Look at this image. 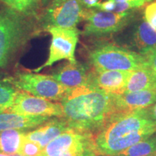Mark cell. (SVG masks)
Instances as JSON below:
<instances>
[{
  "label": "cell",
  "mask_w": 156,
  "mask_h": 156,
  "mask_svg": "<svg viewBox=\"0 0 156 156\" xmlns=\"http://www.w3.org/2000/svg\"><path fill=\"white\" fill-rule=\"evenodd\" d=\"M69 129L71 128L63 118H51L44 124L27 132L25 138L39 144L44 149L52 140Z\"/></svg>",
  "instance_id": "obj_13"
},
{
  "label": "cell",
  "mask_w": 156,
  "mask_h": 156,
  "mask_svg": "<svg viewBox=\"0 0 156 156\" xmlns=\"http://www.w3.org/2000/svg\"><path fill=\"white\" fill-rule=\"evenodd\" d=\"M49 1H50V0H42V3L44 4V5H45V4L48 3Z\"/></svg>",
  "instance_id": "obj_29"
},
{
  "label": "cell",
  "mask_w": 156,
  "mask_h": 156,
  "mask_svg": "<svg viewBox=\"0 0 156 156\" xmlns=\"http://www.w3.org/2000/svg\"><path fill=\"white\" fill-rule=\"evenodd\" d=\"M156 153V132L116 156H150Z\"/></svg>",
  "instance_id": "obj_19"
},
{
  "label": "cell",
  "mask_w": 156,
  "mask_h": 156,
  "mask_svg": "<svg viewBox=\"0 0 156 156\" xmlns=\"http://www.w3.org/2000/svg\"><path fill=\"white\" fill-rule=\"evenodd\" d=\"M104 1V0H103ZM111 1H114V2H127V1H145L148 4L151 3V2H153V0H111Z\"/></svg>",
  "instance_id": "obj_27"
},
{
  "label": "cell",
  "mask_w": 156,
  "mask_h": 156,
  "mask_svg": "<svg viewBox=\"0 0 156 156\" xmlns=\"http://www.w3.org/2000/svg\"><path fill=\"white\" fill-rule=\"evenodd\" d=\"M28 25L23 15L7 8L0 10V69L26 40Z\"/></svg>",
  "instance_id": "obj_4"
},
{
  "label": "cell",
  "mask_w": 156,
  "mask_h": 156,
  "mask_svg": "<svg viewBox=\"0 0 156 156\" xmlns=\"http://www.w3.org/2000/svg\"><path fill=\"white\" fill-rule=\"evenodd\" d=\"M28 132L23 129H9L0 132V153L18 155Z\"/></svg>",
  "instance_id": "obj_16"
},
{
  "label": "cell",
  "mask_w": 156,
  "mask_h": 156,
  "mask_svg": "<svg viewBox=\"0 0 156 156\" xmlns=\"http://www.w3.org/2000/svg\"><path fill=\"white\" fill-rule=\"evenodd\" d=\"M148 111H149V114L151 118L153 119V122L156 123V102L152 105L151 106L148 107Z\"/></svg>",
  "instance_id": "obj_26"
},
{
  "label": "cell",
  "mask_w": 156,
  "mask_h": 156,
  "mask_svg": "<svg viewBox=\"0 0 156 156\" xmlns=\"http://www.w3.org/2000/svg\"><path fill=\"white\" fill-rule=\"evenodd\" d=\"M6 112L30 116L63 117V108L60 102L38 98L19 90L14 102Z\"/></svg>",
  "instance_id": "obj_10"
},
{
  "label": "cell",
  "mask_w": 156,
  "mask_h": 156,
  "mask_svg": "<svg viewBox=\"0 0 156 156\" xmlns=\"http://www.w3.org/2000/svg\"><path fill=\"white\" fill-rule=\"evenodd\" d=\"M68 126L79 131L97 133L119 112L115 95L103 92L90 84L70 89L60 101Z\"/></svg>",
  "instance_id": "obj_1"
},
{
  "label": "cell",
  "mask_w": 156,
  "mask_h": 156,
  "mask_svg": "<svg viewBox=\"0 0 156 156\" xmlns=\"http://www.w3.org/2000/svg\"><path fill=\"white\" fill-rule=\"evenodd\" d=\"M136 17V10L115 12L86 9L83 34L86 36H101L116 34L125 28Z\"/></svg>",
  "instance_id": "obj_7"
},
{
  "label": "cell",
  "mask_w": 156,
  "mask_h": 156,
  "mask_svg": "<svg viewBox=\"0 0 156 156\" xmlns=\"http://www.w3.org/2000/svg\"><path fill=\"white\" fill-rule=\"evenodd\" d=\"M8 8L23 15L34 12L42 0H2Z\"/></svg>",
  "instance_id": "obj_21"
},
{
  "label": "cell",
  "mask_w": 156,
  "mask_h": 156,
  "mask_svg": "<svg viewBox=\"0 0 156 156\" xmlns=\"http://www.w3.org/2000/svg\"><path fill=\"white\" fill-rule=\"evenodd\" d=\"M89 60L93 69L135 71L147 69L145 58L140 53L113 44L97 46L90 52Z\"/></svg>",
  "instance_id": "obj_3"
},
{
  "label": "cell",
  "mask_w": 156,
  "mask_h": 156,
  "mask_svg": "<svg viewBox=\"0 0 156 156\" xmlns=\"http://www.w3.org/2000/svg\"><path fill=\"white\" fill-rule=\"evenodd\" d=\"M89 74L87 67L77 61L74 63L68 62L60 66L51 75L64 87L73 89L87 85Z\"/></svg>",
  "instance_id": "obj_12"
},
{
  "label": "cell",
  "mask_w": 156,
  "mask_h": 156,
  "mask_svg": "<svg viewBox=\"0 0 156 156\" xmlns=\"http://www.w3.org/2000/svg\"><path fill=\"white\" fill-rule=\"evenodd\" d=\"M133 71L93 69L90 72L88 84L103 92L112 95H122L125 93L126 85Z\"/></svg>",
  "instance_id": "obj_11"
},
{
  "label": "cell",
  "mask_w": 156,
  "mask_h": 156,
  "mask_svg": "<svg viewBox=\"0 0 156 156\" xmlns=\"http://www.w3.org/2000/svg\"><path fill=\"white\" fill-rule=\"evenodd\" d=\"M144 20L156 30V0L147 4L144 10Z\"/></svg>",
  "instance_id": "obj_23"
},
{
  "label": "cell",
  "mask_w": 156,
  "mask_h": 156,
  "mask_svg": "<svg viewBox=\"0 0 156 156\" xmlns=\"http://www.w3.org/2000/svg\"><path fill=\"white\" fill-rule=\"evenodd\" d=\"M134 42L140 49V53L156 47V30L145 20L137 25L134 34Z\"/></svg>",
  "instance_id": "obj_18"
},
{
  "label": "cell",
  "mask_w": 156,
  "mask_h": 156,
  "mask_svg": "<svg viewBox=\"0 0 156 156\" xmlns=\"http://www.w3.org/2000/svg\"><path fill=\"white\" fill-rule=\"evenodd\" d=\"M150 156H156V153L154 154V155H150Z\"/></svg>",
  "instance_id": "obj_30"
},
{
  "label": "cell",
  "mask_w": 156,
  "mask_h": 156,
  "mask_svg": "<svg viewBox=\"0 0 156 156\" xmlns=\"http://www.w3.org/2000/svg\"><path fill=\"white\" fill-rule=\"evenodd\" d=\"M43 147L36 142L25 138L20 149L18 155L21 156H40Z\"/></svg>",
  "instance_id": "obj_22"
},
{
  "label": "cell",
  "mask_w": 156,
  "mask_h": 156,
  "mask_svg": "<svg viewBox=\"0 0 156 156\" xmlns=\"http://www.w3.org/2000/svg\"><path fill=\"white\" fill-rule=\"evenodd\" d=\"M115 102L119 112H130L136 109L147 108L156 102V90L115 95Z\"/></svg>",
  "instance_id": "obj_14"
},
{
  "label": "cell",
  "mask_w": 156,
  "mask_h": 156,
  "mask_svg": "<svg viewBox=\"0 0 156 156\" xmlns=\"http://www.w3.org/2000/svg\"><path fill=\"white\" fill-rule=\"evenodd\" d=\"M18 92V90L5 80H0V114L10 108Z\"/></svg>",
  "instance_id": "obj_20"
},
{
  "label": "cell",
  "mask_w": 156,
  "mask_h": 156,
  "mask_svg": "<svg viewBox=\"0 0 156 156\" xmlns=\"http://www.w3.org/2000/svg\"><path fill=\"white\" fill-rule=\"evenodd\" d=\"M44 28L51 36L48 58L41 66L31 71L40 73L42 69L51 67L62 60L72 63L77 62L75 50L80 34V30L77 28H62L54 26H46Z\"/></svg>",
  "instance_id": "obj_8"
},
{
  "label": "cell",
  "mask_w": 156,
  "mask_h": 156,
  "mask_svg": "<svg viewBox=\"0 0 156 156\" xmlns=\"http://www.w3.org/2000/svg\"><path fill=\"white\" fill-rule=\"evenodd\" d=\"M100 156H104V155H100Z\"/></svg>",
  "instance_id": "obj_31"
},
{
  "label": "cell",
  "mask_w": 156,
  "mask_h": 156,
  "mask_svg": "<svg viewBox=\"0 0 156 156\" xmlns=\"http://www.w3.org/2000/svg\"><path fill=\"white\" fill-rule=\"evenodd\" d=\"M0 156H21L20 155H7V154H4L0 153Z\"/></svg>",
  "instance_id": "obj_28"
},
{
  "label": "cell",
  "mask_w": 156,
  "mask_h": 156,
  "mask_svg": "<svg viewBox=\"0 0 156 156\" xmlns=\"http://www.w3.org/2000/svg\"><path fill=\"white\" fill-rule=\"evenodd\" d=\"M18 90L34 96L60 102L70 90L56 80L51 75L32 71L18 72L12 77L5 79Z\"/></svg>",
  "instance_id": "obj_5"
},
{
  "label": "cell",
  "mask_w": 156,
  "mask_h": 156,
  "mask_svg": "<svg viewBox=\"0 0 156 156\" xmlns=\"http://www.w3.org/2000/svg\"><path fill=\"white\" fill-rule=\"evenodd\" d=\"M145 58L147 69L156 77V47L140 53Z\"/></svg>",
  "instance_id": "obj_24"
},
{
  "label": "cell",
  "mask_w": 156,
  "mask_h": 156,
  "mask_svg": "<svg viewBox=\"0 0 156 156\" xmlns=\"http://www.w3.org/2000/svg\"><path fill=\"white\" fill-rule=\"evenodd\" d=\"M156 132L148 108L114 114L94 134L100 155L116 156Z\"/></svg>",
  "instance_id": "obj_2"
},
{
  "label": "cell",
  "mask_w": 156,
  "mask_h": 156,
  "mask_svg": "<svg viewBox=\"0 0 156 156\" xmlns=\"http://www.w3.org/2000/svg\"><path fill=\"white\" fill-rule=\"evenodd\" d=\"M50 119L46 116H30L4 112L0 114V132L9 129L28 130L35 129Z\"/></svg>",
  "instance_id": "obj_15"
},
{
  "label": "cell",
  "mask_w": 156,
  "mask_h": 156,
  "mask_svg": "<svg viewBox=\"0 0 156 156\" xmlns=\"http://www.w3.org/2000/svg\"><path fill=\"white\" fill-rule=\"evenodd\" d=\"M102 1L103 0H81L84 7L86 9H93Z\"/></svg>",
  "instance_id": "obj_25"
},
{
  "label": "cell",
  "mask_w": 156,
  "mask_h": 156,
  "mask_svg": "<svg viewBox=\"0 0 156 156\" xmlns=\"http://www.w3.org/2000/svg\"><path fill=\"white\" fill-rule=\"evenodd\" d=\"M40 156H100L94 134L69 129L52 140Z\"/></svg>",
  "instance_id": "obj_6"
},
{
  "label": "cell",
  "mask_w": 156,
  "mask_h": 156,
  "mask_svg": "<svg viewBox=\"0 0 156 156\" xmlns=\"http://www.w3.org/2000/svg\"><path fill=\"white\" fill-rule=\"evenodd\" d=\"M156 90V77L151 70L140 69L132 72L126 85L125 93Z\"/></svg>",
  "instance_id": "obj_17"
},
{
  "label": "cell",
  "mask_w": 156,
  "mask_h": 156,
  "mask_svg": "<svg viewBox=\"0 0 156 156\" xmlns=\"http://www.w3.org/2000/svg\"><path fill=\"white\" fill-rule=\"evenodd\" d=\"M45 10V27L76 28L84 20L86 8L81 0H50Z\"/></svg>",
  "instance_id": "obj_9"
}]
</instances>
